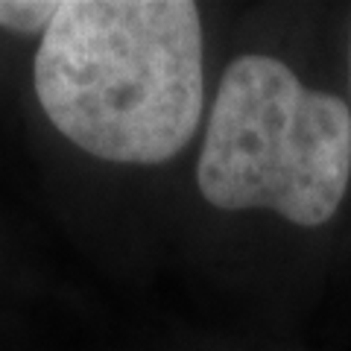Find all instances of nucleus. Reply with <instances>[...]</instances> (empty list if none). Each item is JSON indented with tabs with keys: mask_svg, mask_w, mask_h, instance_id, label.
I'll return each instance as SVG.
<instances>
[{
	"mask_svg": "<svg viewBox=\"0 0 351 351\" xmlns=\"http://www.w3.org/2000/svg\"><path fill=\"white\" fill-rule=\"evenodd\" d=\"M348 73H351V44H348Z\"/></svg>",
	"mask_w": 351,
	"mask_h": 351,
	"instance_id": "4",
	"label": "nucleus"
},
{
	"mask_svg": "<svg viewBox=\"0 0 351 351\" xmlns=\"http://www.w3.org/2000/svg\"><path fill=\"white\" fill-rule=\"evenodd\" d=\"M32 80L47 120L88 156L170 161L205 106L199 6L68 0L41 36Z\"/></svg>",
	"mask_w": 351,
	"mask_h": 351,
	"instance_id": "1",
	"label": "nucleus"
},
{
	"mask_svg": "<svg viewBox=\"0 0 351 351\" xmlns=\"http://www.w3.org/2000/svg\"><path fill=\"white\" fill-rule=\"evenodd\" d=\"M59 6L53 0H0V27L21 36H44Z\"/></svg>",
	"mask_w": 351,
	"mask_h": 351,
	"instance_id": "3",
	"label": "nucleus"
},
{
	"mask_svg": "<svg viewBox=\"0 0 351 351\" xmlns=\"http://www.w3.org/2000/svg\"><path fill=\"white\" fill-rule=\"evenodd\" d=\"M351 179V112L272 56H240L219 80L196 182L214 208H269L328 223Z\"/></svg>",
	"mask_w": 351,
	"mask_h": 351,
	"instance_id": "2",
	"label": "nucleus"
}]
</instances>
